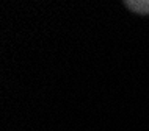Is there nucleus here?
Segmentation results:
<instances>
[{"label":"nucleus","instance_id":"nucleus-1","mask_svg":"<svg viewBox=\"0 0 149 131\" xmlns=\"http://www.w3.org/2000/svg\"><path fill=\"white\" fill-rule=\"evenodd\" d=\"M126 5L136 14L149 16V0H127Z\"/></svg>","mask_w":149,"mask_h":131}]
</instances>
